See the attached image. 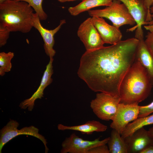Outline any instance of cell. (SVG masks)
Listing matches in <instances>:
<instances>
[{
    "label": "cell",
    "instance_id": "27",
    "mask_svg": "<svg viewBox=\"0 0 153 153\" xmlns=\"http://www.w3.org/2000/svg\"><path fill=\"white\" fill-rule=\"evenodd\" d=\"M140 153H153V145L146 148L141 151Z\"/></svg>",
    "mask_w": 153,
    "mask_h": 153
},
{
    "label": "cell",
    "instance_id": "32",
    "mask_svg": "<svg viewBox=\"0 0 153 153\" xmlns=\"http://www.w3.org/2000/svg\"><path fill=\"white\" fill-rule=\"evenodd\" d=\"M8 0H0V3H2Z\"/></svg>",
    "mask_w": 153,
    "mask_h": 153
},
{
    "label": "cell",
    "instance_id": "22",
    "mask_svg": "<svg viewBox=\"0 0 153 153\" xmlns=\"http://www.w3.org/2000/svg\"><path fill=\"white\" fill-rule=\"evenodd\" d=\"M10 31L5 26L0 24V47L4 46L9 37Z\"/></svg>",
    "mask_w": 153,
    "mask_h": 153
},
{
    "label": "cell",
    "instance_id": "20",
    "mask_svg": "<svg viewBox=\"0 0 153 153\" xmlns=\"http://www.w3.org/2000/svg\"><path fill=\"white\" fill-rule=\"evenodd\" d=\"M14 56V53L11 52L0 53V75L1 76H4L6 72L10 71L12 66L11 60Z\"/></svg>",
    "mask_w": 153,
    "mask_h": 153
},
{
    "label": "cell",
    "instance_id": "13",
    "mask_svg": "<svg viewBox=\"0 0 153 153\" xmlns=\"http://www.w3.org/2000/svg\"><path fill=\"white\" fill-rule=\"evenodd\" d=\"M53 58H50L48 64L46 66L39 86L37 91L29 98L22 102L19 106L21 109H26L27 108L29 111L33 109L35 100L37 99H41L43 97V91L45 88L52 82L51 76L53 73L52 63Z\"/></svg>",
    "mask_w": 153,
    "mask_h": 153
},
{
    "label": "cell",
    "instance_id": "31",
    "mask_svg": "<svg viewBox=\"0 0 153 153\" xmlns=\"http://www.w3.org/2000/svg\"><path fill=\"white\" fill-rule=\"evenodd\" d=\"M148 131L153 137V126L150 128Z\"/></svg>",
    "mask_w": 153,
    "mask_h": 153
},
{
    "label": "cell",
    "instance_id": "28",
    "mask_svg": "<svg viewBox=\"0 0 153 153\" xmlns=\"http://www.w3.org/2000/svg\"><path fill=\"white\" fill-rule=\"evenodd\" d=\"M150 12L151 15V20L149 22L146 23L145 25H153V4L151 6L150 8Z\"/></svg>",
    "mask_w": 153,
    "mask_h": 153
},
{
    "label": "cell",
    "instance_id": "5",
    "mask_svg": "<svg viewBox=\"0 0 153 153\" xmlns=\"http://www.w3.org/2000/svg\"><path fill=\"white\" fill-rule=\"evenodd\" d=\"M120 102L119 96L101 92L92 100L90 107L94 114L100 119L105 121L112 120Z\"/></svg>",
    "mask_w": 153,
    "mask_h": 153
},
{
    "label": "cell",
    "instance_id": "10",
    "mask_svg": "<svg viewBox=\"0 0 153 153\" xmlns=\"http://www.w3.org/2000/svg\"><path fill=\"white\" fill-rule=\"evenodd\" d=\"M124 139L127 146L128 153H140L146 148L153 145V136L144 127Z\"/></svg>",
    "mask_w": 153,
    "mask_h": 153
},
{
    "label": "cell",
    "instance_id": "2",
    "mask_svg": "<svg viewBox=\"0 0 153 153\" xmlns=\"http://www.w3.org/2000/svg\"><path fill=\"white\" fill-rule=\"evenodd\" d=\"M152 86L146 71L135 57L120 84V103H139L148 97Z\"/></svg>",
    "mask_w": 153,
    "mask_h": 153
},
{
    "label": "cell",
    "instance_id": "14",
    "mask_svg": "<svg viewBox=\"0 0 153 153\" xmlns=\"http://www.w3.org/2000/svg\"><path fill=\"white\" fill-rule=\"evenodd\" d=\"M126 7L135 20L136 25L135 28L138 31L143 30L142 26L145 25L147 14L144 0H119Z\"/></svg>",
    "mask_w": 153,
    "mask_h": 153
},
{
    "label": "cell",
    "instance_id": "7",
    "mask_svg": "<svg viewBox=\"0 0 153 153\" xmlns=\"http://www.w3.org/2000/svg\"><path fill=\"white\" fill-rule=\"evenodd\" d=\"M77 35L86 51L95 50L104 46L105 43L94 24L92 17L87 18L80 24Z\"/></svg>",
    "mask_w": 153,
    "mask_h": 153
},
{
    "label": "cell",
    "instance_id": "11",
    "mask_svg": "<svg viewBox=\"0 0 153 153\" xmlns=\"http://www.w3.org/2000/svg\"><path fill=\"white\" fill-rule=\"evenodd\" d=\"M40 20L37 15L35 13L33 18V27L39 32L44 42V48L46 54L50 58H53L56 52L54 49L55 43L54 36L59 30L62 26L66 22L65 19L60 20L59 25L52 30H48L44 28L41 25Z\"/></svg>",
    "mask_w": 153,
    "mask_h": 153
},
{
    "label": "cell",
    "instance_id": "16",
    "mask_svg": "<svg viewBox=\"0 0 153 153\" xmlns=\"http://www.w3.org/2000/svg\"><path fill=\"white\" fill-rule=\"evenodd\" d=\"M58 128L59 130H72L79 131L82 134L90 135L94 132L105 131L107 129V127L99 121L92 120L77 126H68L60 124L58 125Z\"/></svg>",
    "mask_w": 153,
    "mask_h": 153
},
{
    "label": "cell",
    "instance_id": "15",
    "mask_svg": "<svg viewBox=\"0 0 153 153\" xmlns=\"http://www.w3.org/2000/svg\"><path fill=\"white\" fill-rule=\"evenodd\" d=\"M135 38L139 41L135 57L146 69L153 86V58L145 42L144 35Z\"/></svg>",
    "mask_w": 153,
    "mask_h": 153
},
{
    "label": "cell",
    "instance_id": "12",
    "mask_svg": "<svg viewBox=\"0 0 153 153\" xmlns=\"http://www.w3.org/2000/svg\"><path fill=\"white\" fill-rule=\"evenodd\" d=\"M92 17L94 25L105 43L112 45L121 41L122 35L119 28L107 23L103 18Z\"/></svg>",
    "mask_w": 153,
    "mask_h": 153
},
{
    "label": "cell",
    "instance_id": "19",
    "mask_svg": "<svg viewBox=\"0 0 153 153\" xmlns=\"http://www.w3.org/2000/svg\"><path fill=\"white\" fill-rule=\"evenodd\" d=\"M153 124V114L143 117L138 118L126 127L121 134L124 138L131 135L138 129L144 126Z\"/></svg>",
    "mask_w": 153,
    "mask_h": 153
},
{
    "label": "cell",
    "instance_id": "21",
    "mask_svg": "<svg viewBox=\"0 0 153 153\" xmlns=\"http://www.w3.org/2000/svg\"><path fill=\"white\" fill-rule=\"evenodd\" d=\"M22 1L27 3L34 9L38 15L40 20H46L48 17L42 7L43 0H16Z\"/></svg>",
    "mask_w": 153,
    "mask_h": 153
},
{
    "label": "cell",
    "instance_id": "29",
    "mask_svg": "<svg viewBox=\"0 0 153 153\" xmlns=\"http://www.w3.org/2000/svg\"><path fill=\"white\" fill-rule=\"evenodd\" d=\"M144 27L146 30L153 33V25H146L144 26Z\"/></svg>",
    "mask_w": 153,
    "mask_h": 153
},
{
    "label": "cell",
    "instance_id": "6",
    "mask_svg": "<svg viewBox=\"0 0 153 153\" xmlns=\"http://www.w3.org/2000/svg\"><path fill=\"white\" fill-rule=\"evenodd\" d=\"M19 124L16 121L10 120L7 124L0 130V153L3 147L7 143L16 136L21 135H31L40 139L44 144L45 153L49 149L47 146L46 140L44 137L39 133V129L33 126L25 127L18 130Z\"/></svg>",
    "mask_w": 153,
    "mask_h": 153
},
{
    "label": "cell",
    "instance_id": "4",
    "mask_svg": "<svg viewBox=\"0 0 153 153\" xmlns=\"http://www.w3.org/2000/svg\"><path fill=\"white\" fill-rule=\"evenodd\" d=\"M88 11L91 17L97 16L108 19L113 26L119 29L124 25L133 26L136 24L126 7L119 0H113L110 5L104 8Z\"/></svg>",
    "mask_w": 153,
    "mask_h": 153
},
{
    "label": "cell",
    "instance_id": "26",
    "mask_svg": "<svg viewBox=\"0 0 153 153\" xmlns=\"http://www.w3.org/2000/svg\"><path fill=\"white\" fill-rule=\"evenodd\" d=\"M144 41L149 49L153 50V33L148 32Z\"/></svg>",
    "mask_w": 153,
    "mask_h": 153
},
{
    "label": "cell",
    "instance_id": "33",
    "mask_svg": "<svg viewBox=\"0 0 153 153\" xmlns=\"http://www.w3.org/2000/svg\"><path fill=\"white\" fill-rule=\"evenodd\" d=\"M151 54L152 55V56L153 58V50H150Z\"/></svg>",
    "mask_w": 153,
    "mask_h": 153
},
{
    "label": "cell",
    "instance_id": "18",
    "mask_svg": "<svg viewBox=\"0 0 153 153\" xmlns=\"http://www.w3.org/2000/svg\"><path fill=\"white\" fill-rule=\"evenodd\" d=\"M121 134L112 129L107 144L109 153H128L127 146Z\"/></svg>",
    "mask_w": 153,
    "mask_h": 153
},
{
    "label": "cell",
    "instance_id": "25",
    "mask_svg": "<svg viewBox=\"0 0 153 153\" xmlns=\"http://www.w3.org/2000/svg\"><path fill=\"white\" fill-rule=\"evenodd\" d=\"M153 4V0H144V6L147 11L145 23L150 22L151 20L150 8Z\"/></svg>",
    "mask_w": 153,
    "mask_h": 153
},
{
    "label": "cell",
    "instance_id": "8",
    "mask_svg": "<svg viewBox=\"0 0 153 153\" xmlns=\"http://www.w3.org/2000/svg\"><path fill=\"white\" fill-rule=\"evenodd\" d=\"M110 137L100 140V138L92 141L85 140L75 133L66 138L62 142L61 153H88L92 148L107 144Z\"/></svg>",
    "mask_w": 153,
    "mask_h": 153
},
{
    "label": "cell",
    "instance_id": "3",
    "mask_svg": "<svg viewBox=\"0 0 153 153\" xmlns=\"http://www.w3.org/2000/svg\"><path fill=\"white\" fill-rule=\"evenodd\" d=\"M34 11L26 2L8 0L0 3V24L10 32L28 33L33 27Z\"/></svg>",
    "mask_w": 153,
    "mask_h": 153
},
{
    "label": "cell",
    "instance_id": "1",
    "mask_svg": "<svg viewBox=\"0 0 153 153\" xmlns=\"http://www.w3.org/2000/svg\"><path fill=\"white\" fill-rule=\"evenodd\" d=\"M139 41L133 37L86 51L80 59L78 76L94 92L119 96L120 84L135 61Z\"/></svg>",
    "mask_w": 153,
    "mask_h": 153
},
{
    "label": "cell",
    "instance_id": "9",
    "mask_svg": "<svg viewBox=\"0 0 153 153\" xmlns=\"http://www.w3.org/2000/svg\"><path fill=\"white\" fill-rule=\"evenodd\" d=\"M138 104L120 103L110 128L116 130L121 135L127 126L138 118L140 107Z\"/></svg>",
    "mask_w": 153,
    "mask_h": 153
},
{
    "label": "cell",
    "instance_id": "23",
    "mask_svg": "<svg viewBox=\"0 0 153 153\" xmlns=\"http://www.w3.org/2000/svg\"><path fill=\"white\" fill-rule=\"evenodd\" d=\"M153 113V101L146 105L140 106L138 118L145 116Z\"/></svg>",
    "mask_w": 153,
    "mask_h": 153
},
{
    "label": "cell",
    "instance_id": "17",
    "mask_svg": "<svg viewBox=\"0 0 153 153\" xmlns=\"http://www.w3.org/2000/svg\"><path fill=\"white\" fill-rule=\"evenodd\" d=\"M113 0H84L73 7H69L68 11L70 14L76 16L80 13L88 11L92 8L101 6H108Z\"/></svg>",
    "mask_w": 153,
    "mask_h": 153
},
{
    "label": "cell",
    "instance_id": "30",
    "mask_svg": "<svg viewBox=\"0 0 153 153\" xmlns=\"http://www.w3.org/2000/svg\"><path fill=\"white\" fill-rule=\"evenodd\" d=\"M58 1L61 3H64L66 2H69L71 1H75L76 0H57ZM82 1L84 0H81Z\"/></svg>",
    "mask_w": 153,
    "mask_h": 153
},
{
    "label": "cell",
    "instance_id": "24",
    "mask_svg": "<svg viewBox=\"0 0 153 153\" xmlns=\"http://www.w3.org/2000/svg\"><path fill=\"white\" fill-rule=\"evenodd\" d=\"M88 153H109V151L108 146L104 144L92 148Z\"/></svg>",
    "mask_w": 153,
    "mask_h": 153
}]
</instances>
